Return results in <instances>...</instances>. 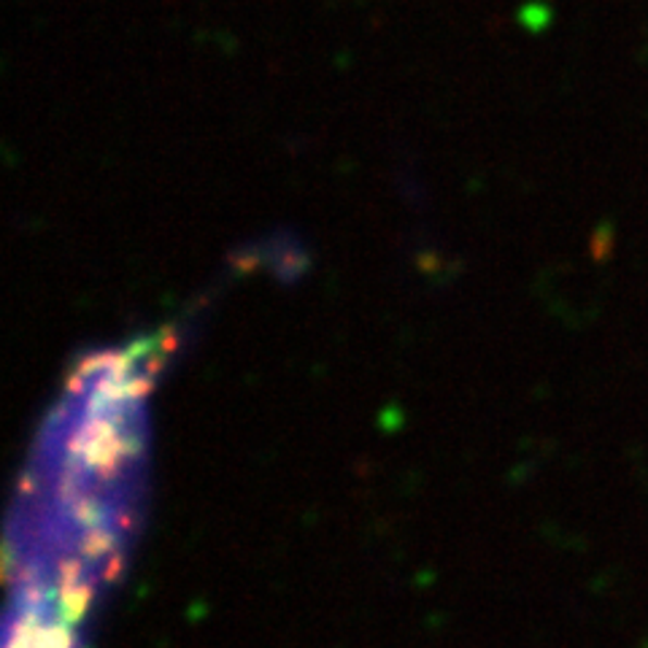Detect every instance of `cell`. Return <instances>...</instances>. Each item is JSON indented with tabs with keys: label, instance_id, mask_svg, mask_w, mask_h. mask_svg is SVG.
Masks as SVG:
<instances>
[{
	"label": "cell",
	"instance_id": "cell-1",
	"mask_svg": "<svg viewBox=\"0 0 648 648\" xmlns=\"http://www.w3.org/2000/svg\"><path fill=\"white\" fill-rule=\"evenodd\" d=\"M87 354L43 416L0 522V578L87 622L125 575L152 486L160 349Z\"/></svg>",
	"mask_w": 648,
	"mask_h": 648
},
{
	"label": "cell",
	"instance_id": "cell-2",
	"mask_svg": "<svg viewBox=\"0 0 648 648\" xmlns=\"http://www.w3.org/2000/svg\"><path fill=\"white\" fill-rule=\"evenodd\" d=\"M0 648H87V622L41 597L9 591L0 608Z\"/></svg>",
	"mask_w": 648,
	"mask_h": 648
}]
</instances>
